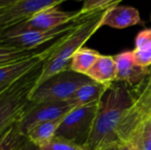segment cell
<instances>
[{"mask_svg":"<svg viewBox=\"0 0 151 150\" xmlns=\"http://www.w3.org/2000/svg\"><path fill=\"white\" fill-rule=\"evenodd\" d=\"M131 88L134 100L118 127L117 137L119 144L127 142L140 126L151 119V73L139 86Z\"/></svg>","mask_w":151,"mask_h":150,"instance_id":"cell-5","label":"cell"},{"mask_svg":"<svg viewBox=\"0 0 151 150\" xmlns=\"http://www.w3.org/2000/svg\"><path fill=\"white\" fill-rule=\"evenodd\" d=\"M113 57L117 65L115 82H124L130 88H135L150 75V67H143L136 64L133 50L124 51Z\"/></svg>","mask_w":151,"mask_h":150,"instance_id":"cell-11","label":"cell"},{"mask_svg":"<svg viewBox=\"0 0 151 150\" xmlns=\"http://www.w3.org/2000/svg\"><path fill=\"white\" fill-rule=\"evenodd\" d=\"M63 119L64 118L53 121L37 124L31 127L27 131L26 135L31 142L37 145L38 147H42L49 143L55 138L57 131L61 125Z\"/></svg>","mask_w":151,"mask_h":150,"instance_id":"cell-15","label":"cell"},{"mask_svg":"<svg viewBox=\"0 0 151 150\" xmlns=\"http://www.w3.org/2000/svg\"><path fill=\"white\" fill-rule=\"evenodd\" d=\"M85 14L79 10L74 12L65 11L57 9V7L50 8L40 11L31 18L24 20L15 26H12L4 31H0L1 37H8L31 31H46L58 27L62 25L67 24Z\"/></svg>","mask_w":151,"mask_h":150,"instance_id":"cell-8","label":"cell"},{"mask_svg":"<svg viewBox=\"0 0 151 150\" xmlns=\"http://www.w3.org/2000/svg\"><path fill=\"white\" fill-rule=\"evenodd\" d=\"M76 1H84V0H76Z\"/></svg>","mask_w":151,"mask_h":150,"instance_id":"cell-25","label":"cell"},{"mask_svg":"<svg viewBox=\"0 0 151 150\" xmlns=\"http://www.w3.org/2000/svg\"><path fill=\"white\" fill-rule=\"evenodd\" d=\"M92 81L87 75L72 70L61 72L37 86L31 95L30 103L66 102L81 87Z\"/></svg>","mask_w":151,"mask_h":150,"instance_id":"cell-4","label":"cell"},{"mask_svg":"<svg viewBox=\"0 0 151 150\" xmlns=\"http://www.w3.org/2000/svg\"><path fill=\"white\" fill-rule=\"evenodd\" d=\"M150 20H151V11H150Z\"/></svg>","mask_w":151,"mask_h":150,"instance_id":"cell-26","label":"cell"},{"mask_svg":"<svg viewBox=\"0 0 151 150\" xmlns=\"http://www.w3.org/2000/svg\"><path fill=\"white\" fill-rule=\"evenodd\" d=\"M44 64L0 92V134L19 122L30 104L31 95L38 85Z\"/></svg>","mask_w":151,"mask_h":150,"instance_id":"cell-3","label":"cell"},{"mask_svg":"<svg viewBox=\"0 0 151 150\" xmlns=\"http://www.w3.org/2000/svg\"><path fill=\"white\" fill-rule=\"evenodd\" d=\"M134 100V94L127 84H111L100 100L93 130L85 150H99L110 144L119 143L118 127Z\"/></svg>","mask_w":151,"mask_h":150,"instance_id":"cell-1","label":"cell"},{"mask_svg":"<svg viewBox=\"0 0 151 150\" xmlns=\"http://www.w3.org/2000/svg\"><path fill=\"white\" fill-rule=\"evenodd\" d=\"M40 148L41 150H85L80 145L58 137H55L51 141Z\"/></svg>","mask_w":151,"mask_h":150,"instance_id":"cell-21","label":"cell"},{"mask_svg":"<svg viewBox=\"0 0 151 150\" xmlns=\"http://www.w3.org/2000/svg\"><path fill=\"white\" fill-rule=\"evenodd\" d=\"M110 8L93 14L80 27L70 34L63 45L44 64L37 86L55 74L70 70L72 57L78 50L84 47V44L99 28L104 27V19Z\"/></svg>","mask_w":151,"mask_h":150,"instance_id":"cell-2","label":"cell"},{"mask_svg":"<svg viewBox=\"0 0 151 150\" xmlns=\"http://www.w3.org/2000/svg\"><path fill=\"white\" fill-rule=\"evenodd\" d=\"M134 61L143 67L151 65V28L139 32L135 38V48L133 50Z\"/></svg>","mask_w":151,"mask_h":150,"instance_id":"cell-16","label":"cell"},{"mask_svg":"<svg viewBox=\"0 0 151 150\" xmlns=\"http://www.w3.org/2000/svg\"><path fill=\"white\" fill-rule=\"evenodd\" d=\"M28 141L16 123L0 134V150H19Z\"/></svg>","mask_w":151,"mask_h":150,"instance_id":"cell-18","label":"cell"},{"mask_svg":"<svg viewBox=\"0 0 151 150\" xmlns=\"http://www.w3.org/2000/svg\"><path fill=\"white\" fill-rule=\"evenodd\" d=\"M119 143H112V144H110L104 148H102L101 149L99 150H119Z\"/></svg>","mask_w":151,"mask_h":150,"instance_id":"cell-23","label":"cell"},{"mask_svg":"<svg viewBox=\"0 0 151 150\" xmlns=\"http://www.w3.org/2000/svg\"><path fill=\"white\" fill-rule=\"evenodd\" d=\"M100 56L101 54L98 51L89 48L82 47L78 50L72 57L70 70L86 75Z\"/></svg>","mask_w":151,"mask_h":150,"instance_id":"cell-17","label":"cell"},{"mask_svg":"<svg viewBox=\"0 0 151 150\" xmlns=\"http://www.w3.org/2000/svg\"><path fill=\"white\" fill-rule=\"evenodd\" d=\"M122 0H84L81 11L83 14L95 13L109 7L118 5Z\"/></svg>","mask_w":151,"mask_h":150,"instance_id":"cell-20","label":"cell"},{"mask_svg":"<svg viewBox=\"0 0 151 150\" xmlns=\"http://www.w3.org/2000/svg\"><path fill=\"white\" fill-rule=\"evenodd\" d=\"M67 0H23L12 6L0 10V31L15 26L33 15L57 7Z\"/></svg>","mask_w":151,"mask_h":150,"instance_id":"cell-10","label":"cell"},{"mask_svg":"<svg viewBox=\"0 0 151 150\" xmlns=\"http://www.w3.org/2000/svg\"><path fill=\"white\" fill-rule=\"evenodd\" d=\"M126 143L134 150H151V119L140 126Z\"/></svg>","mask_w":151,"mask_h":150,"instance_id":"cell-19","label":"cell"},{"mask_svg":"<svg viewBox=\"0 0 151 150\" xmlns=\"http://www.w3.org/2000/svg\"><path fill=\"white\" fill-rule=\"evenodd\" d=\"M142 24L139 11L132 6L115 5L111 7L104 19V26L123 29Z\"/></svg>","mask_w":151,"mask_h":150,"instance_id":"cell-12","label":"cell"},{"mask_svg":"<svg viewBox=\"0 0 151 150\" xmlns=\"http://www.w3.org/2000/svg\"><path fill=\"white\" fill-rule=\"evenodd\" d=\"M19 150H41V148L28 141Z\"/></svg>","mask_w":151,"mask_h":150,"instance_id":"cell-22","label":"cell"},{"mask_svg":"<svg viewBox=\"0 0 151 150\" xmlns=\"http://www.w3.org/2000/svg\"><path fill=\"white\" fill-rule=\"evenodd\" d=\"M119 150H134L129 144L127 143H122L119 144Z\"/></svg>","mask_w":151,"mask_h":150,"instance_id":"cell-24","label":"cell"},{"mask_svg":"<svg viewBox=\"0 0 151 150\" xmlns=\"http://www.w3.org/2000/svg\"><path fill=\"white\" fill-rule=\"evenodd\" d=\"M98 12V11H97ZM96 13V12H95ZM95 13L85 14L67 24L46 31H31L19 34L1 37L0 48L13 50H31L41 47L53 40L76 29Z\"/></svg>","mask_w":151,"mask_h":150,"instance_id":"cell-7","label":"cell"},{"mask_svg":"<svg viewBox=\"0 0 151 150\" xmlns=\"http://www.w3.org/2000/svg\"><path fill=\"white\" fill-rule=\"evenodd\" d=\"M73 110V108L67 101L45 102L41 103H30L17 125L20 132L26 135L27 131L34 126L63 118Z\"/></svg>","mask_w":151,"mask_h":150,"instance_id":"cell-9","label":"cell"},{"mask_svg":"<svg viewBox=\"0 0 151 150\" xmlns=\"http://www.w3.org/2000/svg\"><path fill=\"white\" fill-rule=\"evenodd\" d=\"M99 103L73 109L64 118L55 137L85 148L93 130Z\"/></svg>","mask_w":151,"mask_h":150,"instance_id":"cell-6","label":"cell"},{"mask_svg":"<svg viewBox=\"0 0 151 150\" xmlns=\"http://www.w3.org/2000/svg\"><path fill=\"white\" fill-rule=\"evenodd\" d=\"M86 75L94 81L101 84H111L115 82L117 65L114 57L101 55Z\"/></svg>","mask_w":151,"mask_h":150,"instance_id":"cell-14","label":"cell"},{"mask_svg":"<svg viewBox=\"0 0 151 150\" xmlns=\"http://www.w3.org/2000/svg\"><path fill=\"white\" fill-rule=\"evenodd\" d=\"M111 84H101L96 81L89 82L81 87L67 102L73 109L98 103Z\"/></svg>","mask_w":151,"mask_h":150,"instance_id":"cell-13","label":"cell"}]
</instances>
